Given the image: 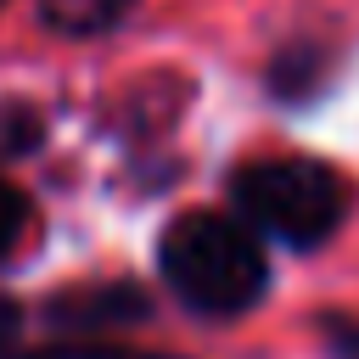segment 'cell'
<instances>
[{"mask_svg": "<svg viewBox=\"0 0 359 359\" xmlns=\"http://www.w3.org/2000/svg\"><path fill=\"white\" fill-rule=\"evenodd\" d=\"M157 269L174 286V297L202 314H247L269 280L258 230L224 213H180L163 230Z\"/></svg>", "mask_w": 359, "mask_h": 359, "instance_id": "cell-1", "label": "cell"}, {"mask_svg": "<svg viewBox=\"0 0 359 359\" xmlns=\"http://www.w3.org/2000/svg\"><path fill=\"white\" fill-rule=\"evenodd\" d=\"M236 202L252 230L280 236L292 247H314L342 219V185L314 157H264L236 174Z\"/></svg>", "mask_w": 359, "mask_h": 359, "instance_id": "cell-2", "label": "cell"}, {"mask_svg": "<svg viewBox=\"0 0 359 359\" xmlns=\"http://www.w3.org/2000/svg\"><path fill=\"white\" fill-rule=\"evenodd\" d=\"M50 314L62 320V325H84V331H95V325H118V320H140L146 314V297L135 292V286H84V292H62L56 303H50Z\"/></svg>", "mask_w": 359, "mask_h": 359, "instance_id": "cell-3", "label": "cell"}, {"mask_svg": "<svg viewBox=\"0 0 359 359\" xmlns=\"http://www.w3.org/2000/svg\"><path fill=\"white\" fill-rule=\"evenodd\" d=\"M39 11L56 34H95V28H112L129 11V0H45Z\"/></svg>", "mask_w": 359, "mask_h": 359, "instance_id": "cell-4", "label": "cell"}, {"mask_svg": "<svg viewBox=\"0 0 359 359\" xmlns=\"http://www.w3.org/2000/svg\"><path fill=\"white\" fill-rule=\"evenodd\" d=\"M22 230H28V202H22V196L0 180V258L22 241Z\"/></svg>", "mask_w": 359, "mask_h": 359, "instance_id": "cell-5", "label": "cell"}, {"mask_svg": "<svg viewBox=\"0 0 359 359\" xmlns=\"http://www.w3.org/2000/svg\"><path fill=\"white\" fill-rule=\"evenodd\" d=\"M28 359H180V353H129V348H39Z\"/></svg>", "mask_w": 359, "mask_h": 359, "instance_id": "cell-6", "label": "cell"}, {"mask_svg": "<svg viewBox=\"0 0 359 359\" xmlns=\"http://www.w3.org/2000/svg\"><path fill=\"white\" fill-rule=\"evenodd\" d=\"M17 331H22V309H17V297L0 292V353L17 342Z\"/></svg>", "mask_w": 359, "mask_h": 359, "instance_id": "cell-7", "label": "cell"}]
</instances>
